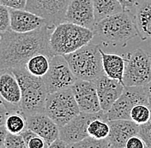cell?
<instances>
[{"mask_svg":"<svg viewBox=\"0 0 151 148\" xmlns=\"http://www.w3.org/2000/svg\"><path fill=\"white\" fill-rule=\"evenodd\" d=\"M53 28L45 24L28 33H17L9 29L1 34L0 72L25 68L28 60L39 53L52 57L50 36Z\"/></svg>","mask_w":151,"mask_h":148,"instance_id":"1","label":"cell"},{"mask_svg":"<svg viewBox=\"0 0 151 148\" xmlns=\"http://www.w3.org/2000/svg\"><path fill=\"white\" fill-rule=\"evenodd\" d=\"M18 81L22 90L19 111L24 117L45 112V104L48 95L46 86L41 77L31 74L26 68L11 70Z\"/></svg>","mask_w":151,"mask_h":148,"instance_id":"2","label":"cell"},{"mask_svg":"<svg viewBox=\"0 0 151 148\" xmlns=\"http://www.w3.org/2000/svg\"><path fill=\"white\" fill-rule=\"evenodd\" d=\"M94 32L104 44L123 47L137 35L132 15L127 10L110 16L97 22Z\"/></svg>","mask_w":151,"mask_h":148,"instance_id":"3","label":"cell"},{"mask_svg":"<svg viewBox=\"0 0 151 148\" xmlns=\"http://www.w3.org/2000/svg\"><path fill=\"white\" fill-rule=\"evenodd\" d=\"M94 35V31L89 28L63 21L51 34V50L54 56L70 54L90 43Z\"/></svg>","mask_w":151,"mask_h":148,"instance_id":"4","label":"cell"},{"mask_svg":"<svg viewBox=\"0 0 151 148\" xmlns=\"http://www.w3.org/2000/svg\"><path fill=\"white\" fill-rule=\"evenodd\" d=\"M64 56L77 79L94 82L104 74L101 47L98 45L90 42Z\"/></svg>","mask_w":151,"mask_h":148,"instance_id":"5","label":"cell"},{"mask_svg":"<svg viewBox=\"0 0 151 148\" xmlns=\"http://www.w3.org/2000/svg\"><path fill=\"white\" fill-rule=\"evenodd\" d=\"M71 88L48 93L45 113L60 128L80 113Z\"/></svg>","mask_w":151,"mask_h":148,"instance_id":"6","label":"cell"},{"mask_svg":"<svg viewBox=\"0 0 151 148\" xmlns=\"http://www.w3.org/2000/svg\"><path fill=\"white\" fill-rule=\"evenodd\" d=\"M151 81V56L142 49L126 55L123 82L124 87L145 86Z\"/></svg>","mask_w":151,"mask_h":148,"instance_id":"7","label":"cell"},{"mask_svg":"<svg viewBox=\"0 0 151 148\" xmlns=\"http://www.w3.org/2000/svg\"><path fill=\"white\" fill-rule=\"evenodd\" d=\"M140 104H149L144 86H125L119 98L114 102L109 111L105 113V120H131L132 108Z\"/></svg>","mask_w":151,"mask_h":148,"instance_id":"8","label":"cell"},{"mask_svg":"<svg viewBox=\"0 0 151 148\" xmlns=\"http://www.w3.org/2000/svg\"><path fill=\"white\" fill-rule=\"evenodd\" d=\"M41 78L46 86L47 93L71 88L77 80L63 55H55L51 57L49 69Z\"/></svg>","mask_w":151,"mask_h":148,"instance_id":"9","label":"cell"},{"mask_svg":"<svg viewBox=\"0 0 151 148\" xmlns=\"http://www.w3.org/2000/svg\"><path fill=\"white\" fill-rule=\"evenodd\" d=\"M105 111H101L95 113L80 112L73 119L65 125L59 128V138L69 145L77 143L88 136V128L89 123L94 119L101 118L105 120Z\"/></svg>","mask_w":151,"mask_h":148,"instance_id":"10","label":"cell"},{"mask_svg":"<svg viewBox=\"0 0 151 148\" xmlns=\"http://www.w3.org/2000/svg\"><path fill=\"white\" fill-rule=\"evenodd\" d=\"M70 2V0H27L25 9L42 17L49 26L55 28L65 21Z\"/></svg>","mask_w":151,"mask_h":148,"instance_id":"11","label":"cell"},{"mask_svg":"<svg viewBox=\"0 0 151 148\" xmlns=\"http://www.w3.org/2000/svg\"><path fill=\"white\" fill-rule=\"evenodd\" d=\"M80 111L95 113L101 111L94 82L77 79L71 87Z\"/></svg>","mask_w":151,"mask_h":148,"instance_id":"12","label":"cell"},{"mask_svg":"<svg viewBox=\"0 0 151 148\" xmlns=\"http://www.w3.org/2000/svg\"><path fill=\"white\" fill-rule=\"evenodd\" d=\"M65 21L94 31L95 19L92 0H70L66 9Z\"/></svg>","mask_w":151,"mask_h":148,"instance_id":"13","label":"cell"},{"mask_svg":"<svg viewBox=\"0 0 151 148\" xmlns=\"http://www.w3.org/2000/svg\"><path fill=\"white\" fill-rule=\"evenodd\" d=\"M0 97L8 112L19 111L22 90L17 79L10 70L0 72Z\"/></svg>","mask_w":151,"mask_h":148,"instance_id":"14","label":"cell"},{"mask_svg":"<svg viewBox=\"0 0 151 148\" xmlns=\"http://www.w3.org/2000/svg\"><path fill=\"white\" fill-rule=\"evenodd\" d=\"M101 111L106 112L122 94L124 86L104 74L94 82Z\"/></svg>","mask_w":151,"mask_h":148,"instance_id":"15","label":"cell"},{"mask_svg":"<svg viewBox=\"0 0 151 148\" xmlns=\"http://www.w3.org/2000/svg\"><path fill=\"white\" fill-rule=\"evenodd\" d=\"M26 120L27 128L45 139L48 147L59 137V127L45 112L27 116Z\"/></svg>","mask_w":151,"mask_h":148,"instance_id":"16","label":"cell"},{"mask_svg":"<svg viewBox=\"0 0 151 148\" xmlns=\"http://www.w3.org/2000/svg\"><path fill=\"white\" fill-rule=\"evenodd\" d=\"M108 123L110 133L107 139L111 148H125L127 140L139 134V125L132 120L118 119L108 121Z\"/></svg>","mask_w":151,"mask_h":148,"instance_id":"17","label":"cell"},{"mask_svg":"<svg viewBox=\"0 0 151 148\" xmlns=\"http://www.w3.org/2000/svg\"><path fill=\"white\" fill-rule=\"evenodd\" d=\"M128 11L142 40L151 39V0H137L133 8Z\"/></svg>","mask_w":151,"mask_h":148,"instance_id":"18","label":"cell"},{"mask_svg":"<svg viewBox=\"0 0 151 148\" xmlns=\"http://www.w3.org/2000/svg\"><path fill=\"white\" fill-rule=\"evenodd\" d=\"M10 29L17 33H28L47 24L40 16L27 9H9Z\"/></svg>","mask_w":151,"mask_h":148,"instance_id":"19","label":"cell"},{"mask_svg":"<svg viewBox=\"0 0 151 148\" xmlns=\"http://www.w3.org/2000/svg\"><path fill=\"white\" fill-rule=\"evenodd\" d=\"M101 53L102 56L104 74L113 80H116L124 84L123 78L125 69V58L117 54L106 53L101 50Z\"/></svg>","mask_w":151,"mask_h":148,"instance_id":"20","label":"cell"},{"mask_svg":"<svg viewBox=\"0 0 151 148\" xmlns=\"http://www.w3.org/2000/svg\"><path fill=\"white\" fill-rule=\"evenodd\" d=\"M95 24L110 16L124 11L119 0H92Z\"/></svg>","mask_w":151,"mask_h":148,"instance_id":"21","label":"cell"},{"mask_svg":"<svg viewBox=\"0 0 151 148\" xmlns=\"http://www.w3.org/2000/svg\"><path fill=\"white\" fill-rule=\"evenodd\" d=\"M50 60L51 57H49L47 55L39 53L33 56L28 60L25 68L31 74L37 77H43L49 69Z\"/></svg>","mask_w":151,"mask_h":148,"instance_id":"22","label":"cell"},{"mask_svg":"<svg viewBox=\"0 0 151 148\" xmlns=\"http://www.w3.org/2000/svg\"><path fill=\"white\" fill-rule=\"evenodd\" d=\"M4 126L9 133L19 134L27 129V120L21 111H9Z\"/></svg>","mask_w":151,"mask_h":148,"instance_id":"23","label":"cell"},{"mask_svg":"<svg viewBox=\"0 0 151 148\" xmlns=\"http://www.w3.org/2000/svg\"><path fill=\"white\" fill-rule=\"evenodd\" d=\"M110 133V126L108 122L101 118L93 120L88 125V136L97 139H106Z\"/></svg>","mask_w":151,"mask_h":148,"instance_id":"24","label":"cell"},{"mask_svg":"<svg viewBox=\"0 0 151 148\" xmlns=\"http://www.w3.org/2000/svg\"><path fill=\"white\" fill-rule=\"evenodd\" d=\"M150 117L151 108L149 104H137L134 106L131 111V120L135 122L138 125L148 122Z\"/></svg>","mask_w":151,"mask_h":148,"instance_id":"25","label":"cell"},{"mask_svg":"<svg viewBox=\"0 0 151 148\" xmlns=\"http://www.w3.org/2000/svg\"><path fill=\"white\" fill-rule=\"evenodd\" d=\"M70 147L77 148H111L108 139H97L93 137L88 136L83 140L75 143L70 146Z\"/></svg>","mask_w":151,"mask_h":148,"instance_id":"26","label":"cell"},{"mask_svg":"<svg viewBox=\"0 0 151 148\" xmlns=\"http://www.w3.org/2000/svg\"><path fill=\"white\" fill-rule=\"evenodd\" d=\"M4 148H27L26 143L21 134L7 133L4 139Z\"/></svg>","mask_w":151,"mask_h":148,"instance_id":"27","label":"cell"},{"mask_svg":"<svg viewBox=\"0 0 151 148\" xmlns=\"http://www.w3.org/2000/svg\"><path fill=\"white\" fill-rule=\"evenodd\" d=\"M10 29L9 8L0 4V34Z\"/></svg>","mask_w":151,"mask_h":148,"instance_id":"28","label":"cell"},{"mask_svg":"<svg viewBox=\"0 0 151 148\" xmlns=\"http://www.w3.org/2000/svg\"><path fill=\"white\" fill-rule=\"evenodd\" d=\"M138 135L144 140L146 147L151 148V117L148 122L139 125Z\"/></svg>","mask_w":151,"mask_h":148,"instance_id":"29","label":"cell"},{"mask_svg":"<svg viewBox=\"0 0 151 148\" xmlns=\"http://www.w3.org/2000/svg\"><path fill=\"white\" fill-rule=\"evenodd\" d=\"M0 4L9 9H25L27 0H0Z\"/></svg>","mask_w":151,"mask_h":148,"instance_id":"30","label":"cell"},{"mask_svg":"<svg viewBox=\"0 0 151 148\" xmlns=\"http://www.w3.org/2000/svg\"><path fill=\"white\" fill-rule=\"evenodd\" d=\"M146 144L138 134L132 136L126 142L125 148H146Z\"/></svg>","mask_w":151,"mask_h":148,"instance_id":"31","label":"cell"},{"mask_svg":"<svg viewBox=\"0 0 151 148\" xmlns=\"http://www.w3.org/2000/svg\"><path fill=\"white\" fill-rule=\"evenodd\" d=\"M28 148H45L48 147H47V142L45 141V139L41 138L40 136H39L38 134H35L31 139H29L28 145Z\"/></svg>","mask_w":151,"mask_h":148,"instance_id":"32","label":"cell"},{"mask_svg":"<svg viewBox=\"0 0 151 148\" xmlns=\"http://www.w3.org/2000/svg\"><path fill=\"white\" fill-rule=\"evenodd\" d=\"M8 115V110L4 104V103H0V126H4L5 124L6 117Z\"/></svg>","mask_w":151,"mask_h":148,"instance_id":"33","label":"cell"},{"mask_svg":"<svg viewBox=\"0 0 151 148\" xmlns=\"http://www.w3.org/2000/svg\"><path fill=\"white\" fill-rule=\"evenodd\" d=\"M69 147V145L66 143L65 141H64L62 139H60L59 137L57 139H55L48 148H65Z\"/></svg>","mask_w":151,"mask_h":148,"instance_id":"34","label":"cell"},{"mask_svg":"<svg viewBox=\"0 0 151 148\" xmlns=\"http://www.w3.org/2000/svg\"><path fill=\"white\" fill-rule=\"evenodd\" d=\"M137 1V0H119V2L123 6L124 10H127V11L133 8V6L135 5Z\"/></svg>","mask_w":151,"mask_h":148,"instance_id":"35","label":"cell"},{"mask_svg":"<svg viewBox=\"0 0 151 148\" xmlns=\"http://www.w3.org/2000/svg\"><path fill=\"white\" fill-rule=\"evenodd\" d=\"M7 133L8 131L4 125L0 126V148L4 147V139H5Z\"/></svg>","mask_w":151,"mask_h":148,"instance_id":"36","label":"cell"},{"mask_svg":"<svg viewBox=\"0 0 151 148\" xmlns=\"http://www.w3.org/2000/svg\"><path fill=\"white\" fill-rule=\"evenodd\" d=\"M144 89L147 94V98H148V101H149V105L151 108V81L144 86Z\"/></svg>","mask_w":151,"mask_h":148,"instance_id":"37","label":"cell"},{"mask_svg":"<svg viewBox=\"0 0 151 148\" xmlns=\"http://www.w3.org/2000/svg\"><path fill=\"white\" fill-rule=\"evenodd\" d=\"M0 103H3V101H2V99H1V97H0Z\"/></svg>","mask_w":151,"mask_h":148,"instance_id":"38","label":"cell"},{"mask_svg":"<svg viewBox=\"0 0 151 148\" xmlns=\"http://www.w3.org/2000/svg\"><path fill=\"white\" fill-rule=\"evenodd\" d=\"M0 42H1V34H0Z\"/></svg>","mask_w":151,"mask_h":148,"instance_id":"39","label":"cell"}]
</instances>
